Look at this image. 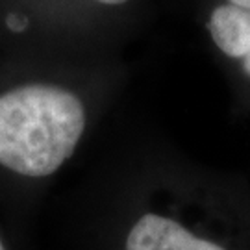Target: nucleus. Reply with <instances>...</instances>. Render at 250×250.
<instances>
[{
    "label": "nucleus",
    "instance_id": "f257e3e1",
    "mask_svg": "<svg viewBox=\"0 0 250 250\" xmlns=\"http://www.w3.org/2000/svg\"><path fill=\"white\" fill-rule=\"evenodd\" d=\"M85 106L71 89L22 83L0 95V167L46 178L71 158L85 132Z\"/></svg>",
    "mask_w": 250,
    "mask_h": 250
},
{
    "label": "nucleus",
    "instance_id": "f03ea898",
    "mask_svg": "<svg viewBox=\"0 0 250 250\" xmlns=\"http://www.w3.org/2000/svg\"><path fill=\"white\" fill-rule=\"evenodd\" d=\"M123 250H235L224 239L161 211H145L128 224Z\"/></svg>",
    "mask_w": 250,
    "mask_h": 250
},
{
    "label": "nucleus",
    "instance_id": "7ed1b4c3",
    "mask_svg": "<svg viewBox=\"0 0 250 250\" xmlns=\"http://www.w3.org/2000/svg\"><path fill=\"white\" fill-rule=\"evenodd\" d=\"M213 43L230 58H243L245 72L250 76V11L233 4L213 9L208 21Z\"/></svg>",
    "mask_w": 250,
    "mask_h": 250
},
{
    "label": "nucleus",
    "instance_id": "20e7f679",
    "mask_svg": "<svg viewBox=\"0 0 250 250\" xmlns=\"http://www.w3.org/2000/svg\"><path fill=\"white\" fill-rule=\"evenodd\" d=\"M230 4H233V6H239V8L249 9V11H250V0H230Z\"/></svg>",
    "mask_w": 250,
    "mask_h": 250
},
{
    "label": "nucleus",
    "instance_id": "39448f33",
    "mask_svg": "<svg viewBox=\"0 0 250 250\" xmlns=\"http://www.w3.org/2000/svg\"><path fill=\"white\" fill-rule=\"evenodd\" d=\"M100 4H106V6H121V4H126L130 0H97Z\"/></svg>",
    "mask_w": 250,
    "mask_h": 250
},
{
    "label": "nucleus",
    "instance_id": "423d86ee",
    "mask_svg": "<svg viewBox=\"0 0 250 250\" xmlns=\"http://www.w3.org/2000/svg\"><path fill=\"white\" fill-rule=\"evenodd\" d=\"M0 250H8V247H6V243H4L2 237H0Z\"/></svg>",
    "mask_w": 250,
    "mask_h": 250
}]
</instances>
